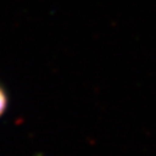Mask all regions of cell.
<instances>
[{
	"mask_svg": "<svg viewBox=\"0 0 156 156\" xmlns=\"http://www.w3.org/2000/svg\"><path fill=\"white\" fill-rule=\"evenodd\" d=\"M6 106H8V97H6V94L3 90V87L0 86V117L5 112Z\"/></svg>",
	"mask_w": 156,
	"mask_h": 156,
	"instance_id": "cell-1",
	"label": "cell"
}]
</instances>
